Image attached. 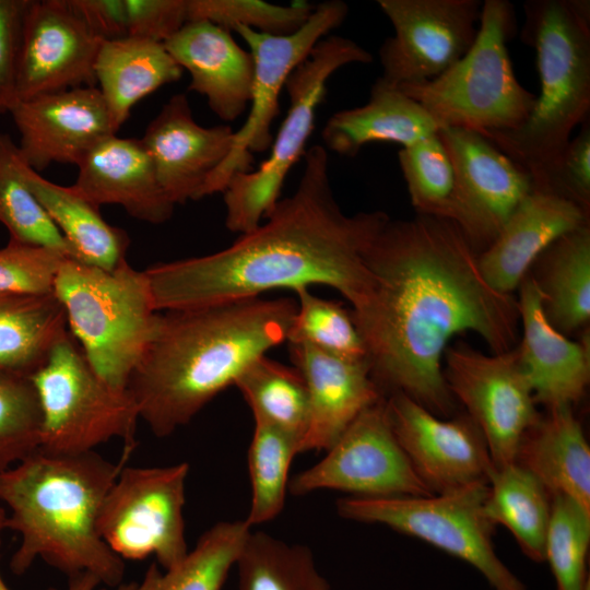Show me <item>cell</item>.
I'll use <instances>...</instances> for the list:
<instances>
[{
  "label": "cell",
  "mask_w": 590,
  "mask_h": 590,
  "mask_svg": "<svg viewBox=\"0 0 590 590\" xmlns=\"http://www.w3.org/2000/svg\"><path fill=\"white\" fill-rule=\"evenodd\" d=\"M477 255L457 224L436 216L389 220L378 233L366 255V291L351 312L384 396L400 392L451 417L441 365L449 341L472 331L495 354L515 347L518 300L486 283Z\"/></svg>",
  "instance_id": "cell-1"
},
{
  "label": "cell",
  "mask_w": 590,
  "mask_h": 590,
  "mask_svg": "<svg viewBox=\"0 0 590 590\" xmlns=\"http://www.w3.org/2000/svg\"><path fill=\"white\" fill-rule=\"evenodd\" d=\"M264 220L220 251L146 269L155 308L205 307L311 285L333 287L352 307L361 302L368 282L367 251L390 219L381 211H342L324 146L305 152L295 191Z\"/></svg>",
  "instance_id": "cell-2"
},
{
  "label": "cell",
  "mask_w": 590,
  "mask_h": 590,
  "mask_svg": "<svg viewBox=\"0 0 590 590\" xmlns=\"http://www.w3.org/2000/svg\"><path fill=\"white\" fill-rule=\"evenodd\" d=\"M291 297H260L168 310L127 390L139 417L160 438L188 424L255 361L287 339Z\"/></svg>",
  "instance_id": "cell-3"
},
{
  "label": "cell",
  "mask_w": 590,
  "mask_h": 590,
  "mask_svg": "<svg viewBox=\"0 0 590 590\" xmlns=\"http://www.w3.org/2000/svg\"><path fill=\"white\" fill-rule=\"evenodd\" d=\"M122 467L96 451L54 455L37 449L0 472L7 529L20 536L11 571L23 575L40 558L68 578L87 573L103 586L118 587L125 562L101 538L97 520Z\"/></svg>",
  "instance_id": "cell-4"
},
{
  "label": "cell",
  "mask_w": 590,
  "mask_h": 590,
  "mask_svg": "<svg viewBox=\"0 0 590 590\" xmlns=\"http://www.w3.org/2000/svg\"><path fill=\"white\" fill-rule=\"evenodd\" d=\"M523 12L521 39L535 50L540 93L518 129L482 135L533 175L590 118V1L528 0Z\"/></svg>",
  "instance_id": "cell-5"
},
{
  "label": "cell",
  "mask_w": 590,
  "mask_h": 590,
  "mask_svg": "<svg viewBox=\"0 0 590 590\" xmlns=\"http://www.w3.org/2000/svg\"><path fill=\"white\" fill-rule=\"evenodd\" d=\"M54 293L95 373L111 387L126 390L161 320L145 271L127 261L104 270L66 258Z\"/></svg>",
  "instance_id": "cell-6"
},
{
  "label": "cell",
  "mask_w": 590,
  "mask_h": 590,
  "mask_svg": "<svg viewBox=\"0 0 590 590\" xmlns=\"http://www.w3.org/2000/svg\"><path fill=\"white\" fill-rule=\"evenodd\" d=\"M515 31L512 3L485 0L469 51L438 78L398 88L416 101L439 129L480 134L516 130L529 118L536 95L514 72L507 44Z\"/></svg>",
  "instance_id": "cell-7"
},
{
  "label": "cell",
  "mask_w": 590,
  "mask_h": 590,
  "mask_svg": "<svg viewBox=\"0 0 590 590\" xmlns=\"http://www.w3.org/2000/svg\"><path fill=\"white\" fill-rule=\"evenodd\" d=\"M30 379L42 411L40 450L81 455L118 438L126 452L134 447L140 417L132 397L95 373L70 331Z\"/></svg>",
  "instance_id": "cell-8"
},
{
  "label": "cell",
  "mask_w": 590,
  "mask_h": 590,
  "mask_svg": "<svg viewBox=\"0 0 590 590\" xmlns=\"http://www.w3.org/2000/svg\"><path fill=\"white\" fill-rule=\"evenodd\" d=\"M373 55L351 38L328 35L286 80L290 108L270 154L257 169L235 174L225 189V226L240 235L256 229L281 199L292 167L304 156L315 128L316 113L327 94V82L339 69L369 63Z\"/></svg>",
  "instance_id": "cell-9"
},
{
  "label": "cell",
  "mask_w": 590,
  "mask_h": 590,
  "mask_svg": "<svg viewBox=\"0 0 590 590\" xmlns=\"http://www.w3.org/2000/svg\"><path fill=\"white\" fill-rule=\"evenodd\" d=\"M488 483L432 496L346 497L337 502L347 520L378 523L420 539L476 568L494 590H527L495 553V524L485 511Z\"/></svg>",
  "instance_id": "cell-10"
},
{
  "label": "cell",
  "mask_w": 590,
  "mask_h": 590,
  "mask_svg": "<svg viewBox=\"0 0 590 590\" xmlns=\"http://www.w3.org/2000/svg\"><path fill=\"white\" fill-rule=\"evenodd\" d=\"M189 464L122 467L101 506L97 529L123 562L154 556L163 569L188 553L184 508Z\"/></svg>",
  "instance_id": "cell-11"
},
{
  "label": "cell",
  "mask_w": 590,
  "mask_h": 590,
  "mask_svg": "<svg viewBox=\"0 0 590 590\" xmlns=\"http://www.w3.org/2000/svg\"><path fill=\"white\" fill-rule=\"evenodd\" d=\"M349 14V5L341 0H328L316 5L296 32L270 35L237 25V33L248 45L253 60V76L249 114L234 132L232 149L209 177L201 198L223 192L231 178L251 170L252 154L271 148V126L280 113V94L295 68L311 52L316 44L340 26Z\"/></svg>",
  "instance_id": "cell-12"
},
{
  "label": "cell",
  "mask_w": 590,
  "mask_h": 590,
  "mask_svg": "<svg viewBox=\"0 0 590 590\" xmlns=\"http://www.w3.org/2000/svg\"><path fill=\"white\" fill-rule=\"evenodd\" d=\"M326 452L319 462L290 480L292 495L320 489L364 498L434 495L393 434L386 398L364 410Z\"/></svg>",
  "instance_id": "cell-13"
},
{
  "label": "cell",
  "mask_w": 590,
  "mask_h": 590,
  "mask_svg": "<svg viewBox=\"0 0 590 590\" xmlns=\"http://www.w3.org/2000/svg\"><path fill=\"white\" fill-rule=\"evenodd\" d=\"M444 358L448 389L481 429L494 467L514 462L522 436L541 415L516 347L486 355L459 343Z\"/></svg>",
  "instance_id": "cell-14"
},
{
  "label": "cell",
  "mask_w": 590,
  "mask_h": 590,
  "mask_svg": "<svg viewBox=\"0 0 590 590\" xmlns=\"http://www.w3.org/2000/svg\"><path fill=\"white\" fill-rule=\"evenodd\" d=\"M394 34L379 48L381 79L400 86L432 81L472 47L480 0H378Z\"/></svg>",
  "instance_id": "cell-15"
},
{
  "label": "cell",
  "mask_w": 590,
  "mask_h": 590,
  "mask_svg": "<svg viewBox=\"0 0 590 590\" xmlns=\"http://www.w3.org/2000/svg\"><path fill=\"white\" fill-rule=\"evenodd\" d=\"M438 135L455 168L451 222L480 253L494 241L511 213L534 189L532 177L477 132L441 128Z\"/></svg>",
  "instance_id": "cell-16"
},
{
  "label": "cell",
  "mask_w": 590,
  "mask_h": 590,
  "mask_svg": "<svg viewBox=\"0 0 590 590\" xmlns=\"http://www.w3.org/2000/svg\"><path fill=\"white\" fill-rule=\"evenodd\" d=\"M386 406L399 445L434 495L488 483L495 467L481 429L467 413L439 417L400 392L391 393Z\"/></svg>",
  "instance_id": "cell-17"
},
{
  "label": "cell",
  "mask_w": 590,
  "mask_h": 590,
  "mask_svg": "<svg viewBox=\"0 0 590 590\" xmlns=\"http://www.w3.org/2000/svg\"><path fill=\"white\" fill-rule=\"evenodd\" d=\"M102 43L67 0H31L19 63L20 102L96 86L94 67Z\"/></svg>",
  "instance_id": "cell-18"
},
{
  "label": "cell",
  "mask_w": 590,
  "mask_h": 590,
  "mask_svg": "<svg viewBox=\"0 0 590 590\" xmlns=\"http://www.w3.org/2000/svg\"><path fill=\"white\" fill-rule=\"evenodd\" d=\"M24 162L37 173L54 163L79 165L99 141L117 134L97 86L21 101L10 113Z\"/></svg>",
  "instance_id": "cell-19"
},
{
  "label": "cell",
  "mask_w": 590,
  "mask_h": 590,
  "mask_svg": "<svg viewBox=\"0 0 590 590\" xmlns=\"http://www.w3.org/2000/svg\"><path fill=\"white\" fill-rule=\"evenodd\" d=\"M234 132L228 125L197 123L184 93L163 105L140 140L172 203L201 199L204 184L232 149Z\"/></svg>",
  "instance_id": "cell-20"
},
{
  "label": "cell",
  "mask_w": 590,
  "mask_h": 590,
  "mask_svg": "<svg viewBox=\"0 0 590 590\" xmlns=\"http://www.w3.org/2000/svg\"><path fill=\"white\" fill-rule=\"evenodd\" d=\"M518 300L522 339L518 359L534 400L546 409L574 406L590 378L589 349L556 330L545 316L543 293L534 278H524Z\"/></svg>",
  "instance_id": "cell-21"
},
{
  "label": "cell",
  "mask_w": 590,
  "mask_h": 590,
  "mask_svg": "<svg viewBox=\"0 0 590 590\" xmlns=\"http://www.w3.org/2000/svg\"><path fill=\"white\" fill-rule=\"evenodd\" d=\"M587 223L589 213L573 201L533 189L477 255L481 274L493 290L512 295L544 250Z\"/></svg>",
  "instance_id": "cell-22"
},
{
  "label": "cell",
  "mask_w": 590,
  "mask_h": 590,
  "mask_svg": "<svg viewBox=\"0 0 590 590\" xmlns=\"http://www.w3.org/2000/svg\"><path fill=\"white\" fill-rule=\"evenodd\" d=\"M288 346L309 398V427L300 453L326 451L364 410L385 396L366 361L333 356L307 344Z\"/></svg>",
  "instance_id": "cell-23"
},
{
  "label": "cell",
  "mask_w": 590,
  "mask_h": 590,
  "mask_svg": "<svg viewBox=\"0 0 590 590\" xmlns=\"http://www.w3.org/2000/svg\"><path fill=\"white\" fill-rule=\"evenodd\" d=\"M78 168L72 187L94 206L117 204L150 224L172 217L175 204L163 191L140 139L111 134L92 148Z\"/></svg>",
  "instance_id": "cell-24"
},
{
  "label": "cell",
  "mask_w": 590,
  "mask_h": 590,
  "mask_svg": "<svg viewBox=\"0 0 590 590\" xmlns=\"http://www.w3.org/2000/svg\"><path fill=\"white\" fill-rule=\"evenodd\" d=\"M164 46L189 72L188 88L204 96L219 118L234 121L247 109L253 60L232 32L208 21H188Z\"/></svg>",
  "instance_id": "cell-25"
},
{
  "label": "cell",
  "mask_w": 590,
  "mask_h": 590,
  "mask_svg": "<svg viewBox=\"0 0 590 590\" xmlns=\"http://www.w3.org/2000/svg\"><path fill=\"white\" fill-rule=\"evenodd\" d=\"M514 462L590 512V448L571 406L550 408L522 436Z\"/></svg>",
  "instance_id": "cell-26"
},
{
  "label": "cell",
  "mask_w": 590,
  "mask_h": 590,
  "mask_svg": "<svg viewBox=\"0 0 590 590\" xmlns=\"http://www.w3.org/2000/svg\"><path fill=\"white\" fill-rule=\"evenodd\" d=\"M438 130V125L416 101L379 76L365 105L339 110L327 120L322 140L334 153L353 157L371 142L405 148Z\"/></svg>",
  "instance_id": "cell-27"
},
{
  "label": "cell",
  "mask_w": 590,
  "mask_h": 590,
  "mask_svg": "<svg viewBox=\"0 0 590 590\" xmlns=\"http://www.w3.org/2000/svg\"><path fill=\"white\" fill-rule=\"evenodd\" d=\"M94 71L116 133L135 104L184 72L164 44L131 36L103 42Z\"/></svg>",
  "instance_id": "cell-28"
},
{
  "label": "cell",
  "mask_w": 590,
  "mask_h": 590,
  "mask_svg": "<svg viewBox=\"0 0 590 590\" xmlns=\"http://www.w3.org/2000/svg\"><path fill=\"white\" fill-rule=\"evenodd\" d=\"M21 175L81 262L113 270L127 261V233L107 223L99 209L79 194L72 186L64 187L44 178L24 160Z\"/></svg>",
  "instance_id": "cell-29"
},
{
  "label": "cell",
  "mask_w": 590,
  "mask_h": 590,
  "mask_svg": "<svg viewBox=\"0 0 590 590\" xmlns=\"http://www.w3.org/2000/svg\"><path fill=\"white\" fill-rule=\"evenodd\" d=\"M69 332L51 293H0V374L30 377Z\"/></svg>",
  "instance_id": "cell-30"
},
{
  "label": "cell",
  "mask_w": 590,
  "mask_h": 590,
  "mask_svg": "<svg viewBox=\"0 0 590 590\" xmlns=\"http://www.w3.org/2000/svg\"><path fill=\"white\" fill-rule=\"evenodd\" d=\"M538 260L544 270L534 279L545 316L556 330L571 333L590 318L589 223L555 240Z\"/></svg>",
  "instance_id": "cell-31"
},
{
  "label": "cell",
  "mask_w": 590,
  "mask_h": 590,
  "mask_svg": "<svg viewBox=\"0 0 590 590\" xmlns=\"http://www.w3.org/2000/svg\"><path fill=\"white\" fill-rule=\"evenodd\" d=\"M551 503L546 487L518 463L494 468L488 480L486 515L495 526L508 529L533 562H545Z\"/></svg>",
  "instance_id": "cell-32"
},
{
  "label": "cell",
  "mask_w": 590,
  "mask_h": 590,
  "mask_svg": "<svg viewBox=\"0 0 590 590\" xmlns=\"http://www.w3.org/2000/svg\"><path fill=\"white\" fill-rule=\"evenodd\" d=\"M250 530L245 520L217 522L177 565L161 571L153 563L126 590H222Z\"/></svg>",
  "instance_id": "cell-33"
},
{
  "label": "cell",
  "mask_w": 590,
  "mask_h": 590,
  "mask_svg": "<svg viewBox=\"0 0 590 590\" xmlns=\"http://www.w3.org/2000/svg\"><path fill=\"white\" fill-rule=\"evenodd\" d=\"M234 386L252 411L255 421L296 438L300 453L310 413L307 387L299 370L264 355L247 367Z\"/></svg>",
  "instance_id": "cell-34"
},
{
  "label": "cell",
  "mask_w": 590,
  "mask_h": 590,
  "mask_svg": "<svg viewBox=\"0 0 590 590\" xmlns=\"http://www.w3.org/2000/svg\"><path fill=\"white\" fill-rule=\"evenodd\" d=\"M238 590H332L312 552L250 530L237 557Z\"/></svg>",
  "instance_id": "cell-35"
},
{
  "label": "cell",
  "mask_w": 590,
  "mask_h": 590,
  "mask_svg": "<svg viewBox=\"0 0 590 590\" xmlns=\"http://www.w3.org/2000/svg\"><path fill=\"white\" fill-rule=\"evenodd\" d=\"M22 161L17 144L9 134L0 133V223L7 227L10 239L80 261L25 184Z\"/></svg>",
  "instance_id": "cell-36"
},
{
  "label": "cell",
  "mask_w": 590,
  "mask_h": 590,
  "mask_svg": "<svg viewBox=\"0 0 590 590\" xmlns=\"http://www.w3.org/2000/svg\"><path fill=\"white\" fill-rule=\"evenodd\" d=\"M299 441L261 421H255L248 450L251 500L245 522L251 528L276 518L285 503L288 472Z\"/></svg>",
  "instance_id": "cell-37"
},
{
  "label": "cell",
  "mask_w": 590,
  "mask_h": 590,
  "mask_svg": "<svg viewBox=\"0 0 590 590\" xmlns=\"http://www.w3.org/2000/svg\"><path fill=\"white\" fill-rule=\"evenodd\" d=\"M398 161L417 214L451 221L455 168L438 132L402 148Z\"/></svg>",
  "instance_id": "cell-38"
},
{
  "label": "cell",
  "mask_w": 590,
  "mask_h": 590,
  "mask_svg": "<svg viewBox=\"0 0 590 590\" xmlns=\"http://www.w3.org/2000/svg\"><path fill=\"white\" fill-rule=\"evenodd\" d=\"M297 310L286 341L307 344L333 356L366 361V349L352 312L342 304L302 288L295 292Z\"/></svg>",
  "instance_id": "cell-39"
},
{
  "label": "cell",
  "mask_w": 590,
  "mask_h": 590,
  "mask_svg": "<svg viewBox=\"0 0 590 590\" xmlns=\"http://www.w3.org/2000/svg\"><path fill=\"white\" fill-rule=\"evenodd\" d=\"M551 497L545 560L550 563L557 590H590L586 568L590 512L566 495L553 494Z\"/></svg>",
  "instance_id": "cell-40"
},
{
  "label": "cell",
  "mask_w": 590,
  "mask_h": 590,
  "mask_svg": "<svg viewBox=\"0 0 590 590\" xmlns=\"http://www.w3.org/2000/svg\"><path fill=\"white\" fill-rule=\"evenodd\" d=\"M42 411L30 377L0 374V472L39 449Z\"/></svg>",
  "instance_id": "cell-41"
},
{
  "label": "cell",
  "mask_w": 590,
  "mask_h": 590,
  "mask_svg": "<svg viewBox=\"0 0 590 590\" xmlns=\"http://www.w3.org/2000/svg\"><path fill=\"white\" fill-rule=\"evenodd\" d=\"M314 8L307 1L281 5L261 0H187L188 21H208L229 32L241 25L270 35L296 32Z\"/></svg>",
  "instance_id": "cell-42"
},
{
  "label": "cell",
  "mask_w": 590,
  "mask_h": 590,
  "mask_svg": "<svg viewBox=\"0 0 590 590\" xmlns=\"http://www.w3.org/2000/svg\"><path fill=\"white\" fill-rule=\"evenodd\" d=\"M550 165L531 175L534 189L573 201L589 213L590 208V119Z\"/></svg>",
  "instance_id": "cell-43"
},
{
  "label": "cell",
  "mask_w": 590,
  "mask_h": 590,
  "mask_svg": "<svg viewBox=\"0 0 590 590\" xmlns=\"http://www.w3.org/2000/svg\"><path fill=\"white\" fill-rule=\"evenodd\" d=\"M64 259L54 250L10 239L0 249V293L54 292Z\"/></svg>",
  "instance_id": "cell-44"
},
{
  "label": "cell",
  "mask_w": 590,
  "mask_h": 590,
  "mask_svg": "<svg viewBox=\"0 0 590 590\" xmlns=\"http://www.w3.org/2000/svg\"><path fill=\"white\" fill-rule=\"evenodd\" d=\"M31 0H0V113L20 103L17 74L24 20Z\"/></svg>",
  "instance_id": "cell-45"
},
{
  "label": "cell",
  "mask_w": 590,
  "mask_h": 590,
  "mask_svg": "<svg viewBox=\"0 0 590 590\" xmlns=\"http://www.w3.org/2000/svg\"><path fill=\"white\" fill-rule=\"evenodd\" d=\"M128 36L164 44L187 22V0H123Z\"/></svg>",
  "instance_id": "cell-46"
},
{
  "label": "cell",
  "mask_w": 590,
  "mask_h": 590,
  "mask_svg": "<svg viewBox=\"0 0 590 590\" xmlns=\"http://www.w3.org/2000/svg\"><path fill=\"white\" fill-rule=\"evenodd\" d=\"M73 12L102 42L128 36L123 0H67Z\"/></svg>",
  "instance_id": "cell-47"
},
{
  "label": "cell",
  "mask_w": 590,
  "mask_h": 590,
  "mask_svg": "<svg viewBox=\"0 0 590 590\" xmlns=\"http://www.w3.org/2000/svg\"><path fill=\"white\" fill-rule=\"evenodd\" d=\"M102 582L93 575L84 573L69 578L68 590H105L101 588ZM125 585H119L113 590H126Z\"/></svg>",
  "instance_id": "cell-48"
},
{
  "label": "cell",
  "mask_w": 590,
  "mask_h": 590,
  "mask_svg": "<svg viewBox=\"0 0 590 590\" xmlns=\"http://www.w3.org/2000/svg\"><path fill=\"white\" fill-rule=\"evenodd\" d=\"M7 529V511L0 505V546L2 542V532Z\"/></svg>",
  "instance_id": "cell-49"
},
{
  "label": "cell",
  "mask_w": 590,
  "mask_h": 590,
  "mask_svg": "<svg viewBox=\"0 0 590 590\" xmlns=\"http://www.w3.org/2000/svg\"><path fill=\"white\" fill-rule=\"evenodd\" d=\"M0 590H11L9 586L7 585V582L4 581V579L2 578L1 573H0ZM47 590H56V589L49 588Z\"/></svg>",
  "instance_id": "cell-50"
}]
</instances>
